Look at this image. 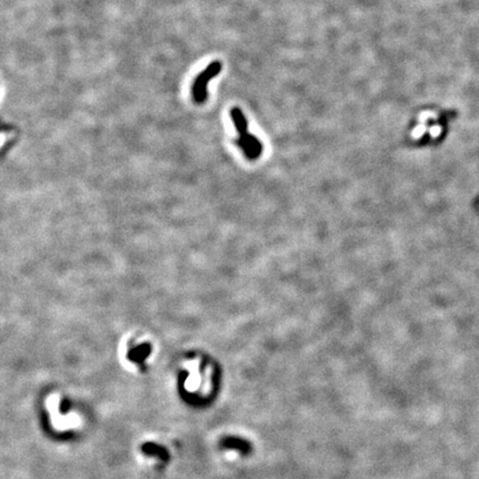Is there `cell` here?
Instances as JSON below:
<instances>
[{
	"label": "cell",
	"instance_id": "cell-1",
	"mask_svg": "<svg viewBox=\"0 0 479 479\" xmlns=\"http://www.w3.org/2000/svg\"><path fill=\"white\" fill-rule=\"evenodd\" d=\"M230 114L238 133V139L235 141L236 144L250 160L258 159L262 153L263 146L259 139L248 131V121L243 111L240 108L234 107L231 109Z\"/></svg>",
	"mask_w": 479,
	"mask_h": 479
},
{
	"label": "cell",
	"instance_id": "cell-2",
	"mask_svg": "<svg viewBox=\"0 0 479 479\" xmlns=\"http://www.w3.org/2000/svg\"><path fill=\"white\" fill-rule=\"evenodd\" d=\"M221 70L222 62L219 61V60H214V61H212L208 67L203 69L202 71L195 77L191 88L192 98L195 103L202 105V103L206 102L209 96L208 85L212 79L215 78L216 75L221 72Z\"/></svg>",
	"mask_w": 479,
	"mask_h": 479
},
{
	"label": "cell",
	"instance_id": "cell-3",
	"mask_svg": "<svg viewBox=\"0 0 479 479\" xmlns=\"http://www.w3.org/2000/svg\"><path fill=\"white\" fill-rule=\"evenodd\" d=\"M48 411L50 413L52 425L59 431H68V429L77 428L81 421L78 415L69 414V415H60L59 414V398L57 395H51L47 401Z\"/></svg>",
	"mask_w": 479,
	"mask_h": 479
},
{
	"label": "cell",
	"instance_id": "cell-4",
	"mask_svg": "<svg viewBox=\"0 0 479 479\" xmlns=\"http://www.w3.org/2000/svg\"><path fill=\"white\" fill-rule=\"evenodd\" d=\"M200 374H199V368L198 365H193L191 369V374L187 380V388L189 390H194L197 389L200 386Z\"/></svg>",
	"mask_w": 479,
	"mask_h": 479
}]
</instances>
